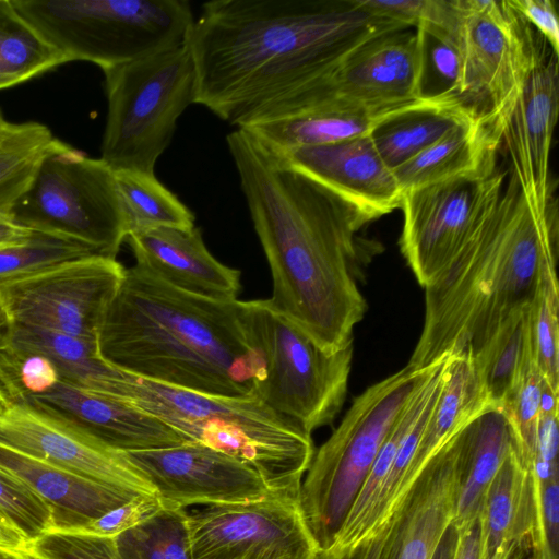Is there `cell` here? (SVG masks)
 Returning a JSON list of instances; mask_svg holds the SVG:
<instances>
[{
	"label": "cell",
	"mask_w": 559,
	"mask_h": 559,
	"mask_svg": "<svg viewBox=\"0 0 559 559\" xmlns=\"http://www.w3.org/2000/svg\"><path fill=\"white\" fill-rule=\"evenodd\" d=\"M349 1L214 0L189 46L195 104L237 129L317 96L368 40L399 29Z\"/></svg>",
	"instance_id": "obj_1"
},
{
	"label": "cell",
	"mask_w": 559,
	"mask_h": 559,
	"mask_svg": "<svg viewBox=\"0 0 559 559\" xmlns=\"http://www.w3.org/2000/svg\"><path fill=\"white\" fill-rule=\"evenodd\" d=\"M226 142L270 266L269 305L328 354L352 345L367 310L358 277L377 253L359 235L368 223L242 130Z\"/></svg>",
	"instance_id": "obj_2"
},
{
	"label": "cell",
	"mask_w": 559,
	"mask_h": 559,
	"mask_svg": "<svg viewBox=\"0 0 559 559\" xmlns=\"http://www.w3.org/2000/svg\"><path fill=\"white\" fill-rule=\"evenodd\" d=\"M558 236L557 199L536 215L510 175L465 245L425 287L423 331L408 365L424 369L462 352L476 357L556 272Z\"/></svg>",
	"instance_id": "obj_3"
},
{
	"label": "cell",
	"mask_w": 559,
	"mask_h": 559,
	"mask_svg": "<svg viewBox=\"0 0 559 559\" xmlns=\"http://www.w3.org/2000/svg\"><path fill=\"white\" fill-rule=\"evenodd\" d=\"M97 343L103 358L123 372L207 395H253L262 371L238 299L185 293L135 264L124 269Z\"/></svg>",
	"instance_id": "obj_4"
},
{
	"label": "cell",
	"mask_w": 559,
	"mask_h": 559,
	"mask_svg": "<svg viewBox=\"0 0 559 559\" xmlns=\"http://www.w3.org/2000/svg\"><path fill=\"white\" fill-rule=\"evenodd\" d=\"M254 468L275 493L297 497L314 454L311 435L255 394L225 397L192 392L114 367L99 392Z\"/></svg>",
	"instance_id": "obj_5"
},
{
	"label": "cell",
	"mask_w": 559,
	"mask_h": 559,
	"mask_svg": "<svg viewBox=\"0 0 559 559\" xmlns=\"http://www.w3.org/2000/svg\"><path fill=\"white\" fill-rule=\"evenodd\" d=\"M17 11L69 61L102 70L189 43L187 0H12Z\"/></svg>",
	"instance_id": "obj_6"
},
{
	"label": "cell",
	"mask_w": 559,
	"mask_h": 559,
	"mask_svg": "<svg viewBox=\"0 0 559 559\" xmlns=\"http://www.w3.org/2000/svg\"><path fill=\"white\" fill-rule=\"evenodd\" d=\"M428 368L407 364L366 389L314 451L299 488L298 506L319 550L332 545L383 441Z\"/></svg>",
	"instance_id": "obj_7"
},
{
	"label": "cell",
	"mask_w": 559,
	"mask_h": 559,
	"mask_svg": "<svg viewBox=\"0 0 559 559\" xmlns=\"http://www.w3.org/2000/svg\"><path fill=\"white\" fill-rule=\"evenodd\" d=\"M103 72L107 118L100 158L114 171L155 174L179 117L195 104L189 43Z\"/></svg>",
	"instance_id": "obj_8"
},
{
	"label": "cell",
	"mask_w": 559,
	"mask_h": 559,
	"mask_svg": "<svg viewBox=\"0 0 559 559\" xmlns=\"http://www.w3.org/2000/svg\"><path fill=\"white\" fill-rule=\"evenodd\" d=\"M238 316L262 362L255 395L310 435L332 424L346 397L353 344L325 353L266 299L238 300Z\"/></svg>",
	"instance_id": "obj_9"
},
{
	"label": "cell",
	"mask_w": 559,
	"mask_h": 559,
	"mask_svg": "<svg viewBox=\"0 0 559 559\" xmlns=\"http://www.w3.org/2000/svg\"><path fill=\"white\" fill-rule=\"evenodd\" d=\"M451 35L460 58L456 96L500 146L539 53L530 25L508 0H453Z\"/></svg>",
	"instance_id": "obj_10"
},
{
	"label": "cell",
	"mask_w": 559,
	"mask_h": 559,
	"mask_svg": "<svg viewBox=\"0 0 559 559\" xmlns=\"http://www.w3.org/2000/svg\"><path fill=\"white\" fill-rule=\"evenodd\" d=\"M12 216L41 233L70 238L117 258L126 226L115 171L56 140Z\"/></svg>",
	"instance_id": "obj_11"
},
{
	"label": "cell",
	"mask_w": 559,
	"mask_h": 559,
	"mask_svg": "<svg viewBox=\"0 0 559 559\" xmlns=\"http://www.w3.org/2000/svg\"><path fill=\"white\" fill-rule=\"evenodd\" d=\"M123 273L117 258L92 254L1 285L4 322L97 340Z\"/></svg>",
	"instance_id": "obj_12"
},
{
	"label": "cell",
	"mask_w": 559,
	"mask_h": 559,
	"mask_svg": "<svg viewBox=\"0 0 559 559\" xmlns=\"http://www.w3.org/2000/svg\"><path fill=\"white\" fill-rule=\"evenodd\" d=\"M504 180L506 174L496 167L403 195L400 249L424 288L453 260L499 200Z\"/></svg>",
	"instance_id": "obj_13"
},
{
	"label": "cell",
	"mask_w": 559,
	"mask_h": 559,
	"mask_svg": "<svg viewBox=\"0 0 559 559\" xmlns=\"http://www.w3.org/2000/svg\"><path fill=\"white\" fill-rule=\"evenodd\" d=\"M192 559H313L297 497L273 493L186 510Z\"/></svg>",
	"instance_id": "obj_14"
},
{
	"label": "cell",
	"mask_w": 559,
	"mask_h": 559,
	"mask_svg": "<svg viewBox=\"0 0 559 559\" xmlns=\"http://www.w3.org/2000/svg\"><path fill=\"white\" fill-rule=\"evenodd\" d=\"M0 441L84 477L156 495L124 452L35 397L12 401L0 415Z\"/></svg>",
	"instance_id": "obj_15"
},
{
	"label": "cell",
	"mask_w": 559,
	"mask_h": 559,
	"mask_svg": "<svg viewBox=\"0 0 559 559\" xmlns=\"http://www.w3.org/2000/svg\"><path fill=\"white\" fill-rule=\"evenodd\" d=\"M124 454L166 509L245 502L275 493L254 468L202 443Z\"/></svg>",
	"instance_id": "obj_16"
},
{
	"label": "cell",
	"mask_w": 559,
	"mask_h": 559,
	"mask_svg": "<svg viewBox=\"0 0 559 559\" xmlns=\"http://www.w3.org/2000/svg\"><path fill=\"white\" fill-rule=\"evenodd\" d=\"M423 72L420 31L389 32L353 52L314 106L337 103L376 115L388 114L424 98Z\"/></svg>",
	"instance_id": "obj_17"
},
{
	"label": "cell",
	"mask_w": 559,
	"mask_h": 559,
	"mask_svg": "<svg viewBox=\"0 0 559 559\" xmlns=\"http://www.w3.org/2000/svg\"><path fill=\"white\" fill-rule=\"evenodd\" d=\"M558 57L538 53L504 128L510 175L533 212L544 215L555 199L550 150L559 108Z\"/></svg>",
	"instance_id": "obj_18"
},
{
	"label": "cell",
	"mask_w": 559,
	"mask_h": 559,
	"mask_svg": "<svg viewBox=\"0 0 559 559\" xmlns=\"http://www.w3.org/2000/svg\"><path fill=\"white\" fill-rule=\"evenodd\" d=\"M277 156L336 194L368 224L401 209L402 190L370 135Z\"/></svg>",
	"instance_id": "obj_19"
},
{
	"label": "cell",
	"mask_w": 559,
	"mask_h": 559,
	"mask_svg": "<svg viewBox=\"0 0 559 559\" xmlns=\"http://www.w3.org/2000/svg\"><path fill=\"white\" fill-rule=\"evenodd\" d=\"M459 432L405 495L389 522L379 559L432 558L454 516L462 478Z\"/></svg>",
	"instance_id": "obj_20"
},
{
	"label": "cell",
	"mask_w": 559,
	"mask_h": 559,
	"mask_svg": "<svg viewBox=\"0 0 559 559\" xmlns=\"http://www.w3.org/2000/svg\"><path fill=\"white\" fill-rule=\"evenodd\" d=\"M135 265L185 293L219 301L237 299L240 272L217 261L200 228H156L127 237Z\"/></svg>",
	"instance_id": "obj_21"
},
{
	"label": "cell",
	"mask_w": 559,
	"mask_h": 559,
	"mask_svg": "<svg viewBox=\"0 0 559 559\" xmlns=\"http://www.w3.org/2000/svg\"><path fill=\"white\" fill-rule=\"evenodd\" d=\"M535 516L533 472L514 444L485 497L477 559H532Z\"/></svg>",
	"instance_id": "obj_22"
},
{
	"label": "cell",
	"mask_w": 559,
	"mask_h": 559,
	"mask_svg": "<svg viewBox=\"0 0 559 559\" xmlns=\"http://www.w3.org/2000/svg\"><path fill=\"white\" fill-rule=\"evenodd\" d=\"M29 397L71 416L107 445L121 452L164 449L190 442L138 408L62 380L48 393Z\"/></svg>",
	"instance_id": "obj_23"
},
{
	"label": "cell",
	"mask_w": 559,
	"mask_h": 559,
	"mask_svg": "<svg viewBox=\"0 0 559 559\" xmlns=\"http://www.w3.org/2000/svg\"><path fill=\"white\" fill-rule=\"evenodd\" d=\"M0 471L20 479L52 507V530L84 524L141 493L67 471L2 441Z\"/></svg>",
	"instance_id": "obj_24"
},
{
	"label": "cell",
	"mask_w": 559,
	"mask_h": 559,
	"mask_svg": "<svg viewBox=\"0 0 559 559\" xmlns=\"http://www.w3.org/2000/svg\"><path fill=\"white\" fill-rule=\"evenodd\" d=\"M462 478L452 524L457 531L476 523L488 488L515 444L510 423L497 407H488L459 432Z\"/></svg>",
	"instance_id": "obj_25"
},
{
	"label": "cell",
	"mask_w": 559,
	"mask_h": 559,
	"mask_svg": "<svg viewBox=\"0 0 559 559\" xmlns=\"http://www.w3.org/2000/svg\"><path fill=\"white\" fill-rule=\"evenodd\" d=\"M400 109L376 115L337 103H324L288 117L239 129L266 151L282 155L298 148L370 135Z\"/></svg>",
	"instance_id": "obj_26"
},
{
	"label": "cell",
	"mask_w": 559,
	"mask_h": 559,
	"mask_svg": "<svg viewBox=\"0 0 559 559\" xmlns=\"http://www.w3.org/2000/svg\"><path fill=\"white\" fill-rule=\"evenodd\" d=\"M450 357L447 356L429 366L419 385L383 441L360 490L329 548H352L372 536L373 513L381 487L405 433L421 413L439 396L445 381Z\"/></svg>",
	"instance_id": "obj_27"
},
{
	"label": "cell",
	"mask_w": 559,
	"mask_h": 559,
	"mask_svg": "<svg viewBox=\"0 0 559 559\" xmlns=\"http://www.w3.org/2000/svg\"><path fill=\"white\" fill-rule=\"evenodd\" d=\"M492 407L467 352L451 355L445 381L402 485V499L436 453L475 416Z\"/></svg>",
	"instance_id": "obj_28"
},
{
	"label": "cell",
	"mask_w": 559,
	"mask_h": 559,
	"mask_svg": "<svg viewBox=\"0 0 559 559\" xmlns=\"http://www.w3.org/2000/svg\"><path fill=\"white\" fill-rule=\"evenodd\" d=\"M473 119L478 118L455 94H441L407 105L370 136L382 160L393 170Z\"/></svg>",
	"instance_id": "obj_29"
},
{
	"label": "cell",
	"mask_w": 559,
	"mask_h": 559,
	"mask_svg": "<svg viewBox=\"0 0 559 559\" xmlns=\"http://www.w3.org/2000/svg\"><path fill=\"white\" fill-rule=\"evenodd\" d=\"M498 148L481 122L473 119L447 133L393 173L404 195L441 181L493 170Z\"/></svg>",
	"instance_id": "obj_30"
},
{
	"label": "cell",
	"mask_w": 559,
	"mask_h": 559,
	"mask_svg": "<svg viewBox=\"0 0 559 559\" xmlns=\"http://www.w3.org/2000/svg\"><path fill=\"white\" fill-rule=\"evenodd\" d=\"M115 175L127 237L162 227H195L193 213L155 174L119 170Z\"/></svg>",
	"instance_id": "obj_31"
},
{
	"label": "cell",
	"mask_w": 559,
	"mask_h": 559,
	"mask_svg": "<svg viewBox=\"0 0 559 559\" xmlns=\"http://www.w3.org/2000/svg\"><path fill=\"white\" fill-rule=\"evenodd\" d=\"M68 62L14 7L0 0V90Z\"/></svg>",
	"instance_id": "obj_32"
},
{
	"label": "cell",
	"mask_w": 559,
	"mask_h": 559,
	"mask_svg": "<svg viewBox=\"0 0 559 559\" xmlns=\"http://www.w3.org/2000/svg\"><path fill=\"white\" fill-rule=\"evenodd\" d=\"M56 140L41 123L11 124L0 140V214L12 215Z\"/></svg>",
	"instance_id": "obj_33"
},
{
	"label": "cell",
	"mask_w": 559,
	"mask_h": 559,
	"mask_svg": "<svg viewBox=\"0 0 559 559\" xmlns=\"http://www.w3.org/2000/svg\"><path fill=\"white\" fill-rule=\"evenodd\" d=\"M530 307L511 317L474 358L492 407L501 406L532 350Z\"/></svg>",
	"instance_id": "obj_34"
},
{
	"label": "cell",
	"mask_w": 559,
	"mask_h": 559,
	"mask_svg": "<svg viewBox=\"0 0 559 559\" xmlns=\"http://www.w3.org/2000/svg\"><path fill=\"white\" fill-rule=\"evenodd\" d=\"M186 510L163 508L118 535L120 559H192Z\"/></svg>",
	"instance_id": "obj_35"
},
{
	"label": "cell",
	"mask_w": 559,
	"mask_h": 559,
	"mask_svg": "<svg viewBox=\"0 0 559 559\" xmlns=\"http://www.w3.org/2000/svg\"><path fill=\"white\" fill-rule=\"evenodd\" d=\"M559 286L556 272L542 280L528 311L530 337L542 378L559 392Z\"/></svg>",
	"instance_id": "obj_36"
},
{
	"label": "cell",
	"mask_w": 559,
	"mask_h": 559,
	"mask_svg": "<svg viewBox=\"0 0 559 559\" xmlns=\"http://www.w3.org/2000/svg\"><path fill=\"white\" fill-rule=\"evenodd\" d=\"M542 380L532 349L501 406L512 428L516 451L530 468L536 454Z\"/></svg>",
	"instance_id": "obj_37"
},
{
	"label": "cell",
	"mask_w": 559,
	"mask_h": 559,
	"mask_svg": "<svg viewBox=\"0 0 559 559\" xmlns=\"http://www.w3.org/2000/svg\"><path fill=\"white\" fill-rule=\"evenodd\" d=\"M99 254L80 241L37 231L26 245L0 250V286L58 263Z\"/></svg>",
	"instance_id": "obj_38"
},
{
	"label": "cell",
	"mask_w": 559,
	"mask_h": 559,
	"mask_svg": "<svg viewBox=\"0 0 559 559\" xmlns=\"http://www.w3.org/2000/svg\"><path fill=\"white\" fill-rule=\"evenodd\" d=\"M0 514L31 544L56 526V512L52 507L27 485L2 471H0Z\"/></svg>",
	"instance_id": "obj_39"
},
{
	"label": "cell",
	"mask_w": 559,
	"mask_h": 559,
	"mask_svg": "<svg viewBox=\"0 0 559 559\" xmlns=\"http://www.w3.org/2000/svg\"><path fill=\"white\" fill-rule=\"evenodd\" d=\"M60 381L56 366L35 354H20L1 346L0 382L10 401L40 396Z\"/></svg>",
	"instance_id": "obj_40"
},
{
	"label": "cell",
	"mask_w": 559,
	"mask_h": 559,
	"mask_svg": "<svg viewBox=\"0 0 559 559\" xmlns=\"http://www.w3.org/2000/svg\"><path fill=\"white\" fill-rule=\"evenodd\" d=\"M350 4L373 16L407 27L440 28L450 33L455 16L453 0H352Z\"/></svg>",
	"instance_id": "obj_41"
},
{
	"label": "cell",
	"mask_w": 559,
	"mask_h": 559,
	"mask_svg": "<svg viewBox=\"0 0 559 559\" xmlns=\"http://www.w3.org/2000/svg\"><path fill=\"white\" fill-rule=\"evenodd\" d=\"M423 37V95L430 83H436L433 96L455 94L460 58L451 33L440 28L416 27ZM425 97V96H424Z\"/></svg>",
	"instance_id": "obj_42"
},
{
	"label": "cell",
	"mask_w": 559,
	"mask_h": 559,
	"mask_svg": "<svg viewBox=\"0 0 559 559\" xmlns=\"http://www.w3.org/2000/svg\"><path fill=\"white\" fill-rule=\"evenodd\" d=\"M35 559H120L115 538L50 531L31 544Z\"/></svg>",
	"instance_id": "obj_43"
},
{
	"label": "cell",
	"mask_w": 559,
	"mask_h": 559,
	"mask_svg": "<svg viewBox=\"0 0 559 559\" xmlns=\"http://www.w3.org/2000/svg\"><path fill=\"white\" fill-rule=\"evenodd\" d=\"M160 509H163V506L157 495L139 493L121 506L84 524L51 531L116 538L121 533L151 518Z\"/></svg>",
	"instance_id": "obj_44"
},
{
	"label": "cell",
	"mask_w": 559,
	"mask_h": 559,
	"mask_svg": "<svg viewBox=\"0 0 559 559\" xmlns=\"http://www.w3.org/2000/svg\"><path fill=\"white\" fill-rule=\"evenodd\" d=\"M512 9L546 39L551 52L559 53V19L551 0H508Z\"/></svg>",
	"instance_id": "obj_45"
},
{
	"label": "cell",
	"mask_w": 559,
	"mask_h": 559,
	"mask_svg": "<svg viewBox=\"0 0 559 559\" xmlns=\"http://www.w3.org/2000/svg\"><path fill=\"white\" fill-rule=\"evenodd\" d=\"M389 522L378 533L355 547L322 549L316 554L313 559H379Z\"/></svg>",
	"instance_id": "obj_46"
},
{
	"label": "cell",
	"mask_w": 559,
	"mask_h": 559,
	"mask_svg": "<svg viewBox=\"0 0 559 559\" xmlns=\"http://www.w3.org/2000/svg\"><path fill=\"white\" fill-rule=\"evenodd\" d=\"M36 230L19 223L12 215L0 214V250L28 243Z\"/></svg>",
	"instance_id": "obj_47"
},
{
	"label": "cell",
	"mask_w": 559,
	"mask_h": 559,
	"mask_svg": "<svg viewBox=\"0 0 559 559\" xmlns=\"http://www.w3.org/2000/svg\"><path fill=\"white\" fill-rule=\"evenodd\" d=\"M29 540L0 514V551L16 554L28 549Z\"/></svg>",
	"instance_id": "obj_48"
},
{
	"label": "cell",
	"mask_w": 559,
	"mask_h": 559,
	"mask_svg": "<svg viewBox=\"0 0 559 559\" xmlns=\"http://www.w3.org/2000/svg\"><path fill=\"white\" fill-rule=\"evenodd\" d=\"M457 532L459 539L453 559H477L479 539L478 521L469 527Z\"/></svg>",
	"instance_id": "obj_49"
},
{
	"label": "cell",
	"mask_w": 559,
	"mask_h": 559,
	"mask_svg": "<svg viewBox=\"0 0 559 559\" xmlns=\"http://www.w3.org/2000/svg\"><path fill=\"white\" fill-rule=\"evenodd\" d=\"M459 532L451 523L442 535L431 559H453L456 550Z\"/></svg>",
	"instance_id": "obj_50"
},
{
	"label": "cell",
	"mask_w": 559,
	"mask_h": 559,
	"mask_svg": "<svg viewBox=\"0 0 559 559\" xmlns=\"http://www.w3.org/2000/svg\"><path fill=\"white\" fill-rule=\"evenodd\" d=\"M558 396L559 392L543 379L539 399L540 415H559Z\"/></svg>",
	"instance_id": "obj_51"
},
{
	"label": "cell",
	"mask_w": 559,
	"mask_h": 559,
	"mask_svg": "<svg viewBox=\"0 0 559 559\" xmlns=\"http://www.w3.org/2000/svg\"><path fill=\"white\" fill-rule=\"evenodd\" d=\"M4 328H5V322H4L2 311L0 309V350H1V346H2ZM10 403H11V401L8 397L5 391L3 390L2 384L0 382V415L8 408Z\"/></svg>",
	"instance_id": "obj_52"
},
{
	"label": "cell",
	"mask_w": 559,
	"mask_h": 559,
	"mask_svg": "<svg viewBox=\"0 0 559 559\" xmlns=\"http://www.w3.org/2000/svg\"><path fill=\"white\" fill-rule=\"evenodd\" d=\"M12 123L8 122L0 110V140L7 133Z\"/></svg>",
	"instance_id": "obj_53"
},
{
	"label": "cell",
	"mask_w": 559,
	"mask_h": 559,
	"mask_svg": "<svg viewBox=\"0 0 559 559\" xmlns=\"http://www.w3.org/2000/svg\"><path fill=\"white\" fill-rule=\"evenodd\" d=\"M14 558L15 559H35L34 557H32L31 555H28L27 552H17V554H14Z\"/></svg>",
	"instance_id": "obj_54"
},
{
	"label": "cell",
	"mask_w": 559,
	"mask_h": 559,
	"mask_svg": "<svg viewBox=\"0 0 559 559\" xmlns=\"http://www.w3.org/2000/svg\"><path fill=\"white\" fill-rule=\"evenodd\" d=\"M0 559H15L13 554L0 551Z\"/></svg>",
	"instance_id": "obj_55"
}]
</instances>
